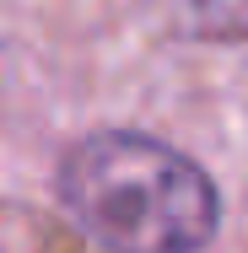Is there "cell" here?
<instances>
[{
	"label": "cell",
	"instance_id": "6da1fadb",
	"mask_svg": "<svg viewBox=\"0 0 248 253\" xmlns=\"http://www.w3.org/2000/svg\"><path fill=\"white\" fill-rule=\"evenodd\" d=\"M59 200L108 253H199L221 226L210 172L141 129L76 140L59 162Z\"/></svg>",
	"mask_w": 248,
	"mask_h": 253
}]
</instances>
